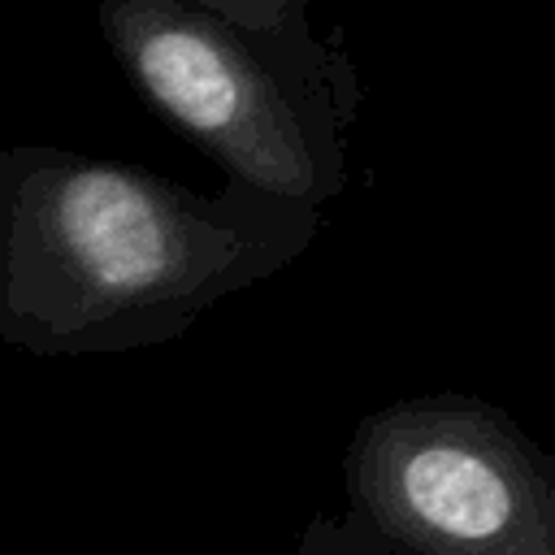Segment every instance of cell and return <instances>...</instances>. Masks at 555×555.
Wrapping results in <instances>:
<instances>
[{
	"label": "cell",
	"mask_w": 555,
	"mask_h": 555,
	"mask_svg": "<svg viewBox=\"0 0 555 555\" xmlns=\"http://www.w3.org/2000/svg\"><path fill=\"white\" fill-rule=\"evenodd\" d=\"M321 234V212L52 143L0 152V343L117 356L182 338Z\"/></svg>",
	"instance_id": "obj_1"
},
{
	"label": "cell",
	"mask_w": 555,
	"mask_h": 555,
	"mask_svg": "<svg viewBox=\"0 0 555 555\" xmlns=\"http://www.w3.org/2000/svg\"><path fill=\"white\" fill-rule=\"evenodd\" d=\"M347 516L386 555H555V460L499 403L438 390L360 416Z\"/></svg>",
	"instance_id": "obj_3"
},
{
	"label": "cell",
	"mask_w": 555,
	"mask_h": 555,
	"mask_svg": "<svg viewBox=\"0 0 555 555\" xmlns=\"http://www.w3.org/2000/svg\"><path fill=\"white\" fill-rule=\"evenodd\" d=\"M295 555H386V546L364 525H356L351 516L312 512L299 529Z\"/></svg>",
	"instance_id": "obj_4"
},
{
	"label": "cell",
	"mask_w": 555,
	"mask_h": 555,
	"mask_svg": "<svg viewBox=\"0 0 555 555\" xmlns=\"http://www.w3.org/2000/svg\"><path fill=\"white\" fill-rule=\"evenodd\" d=\"M100 39L139 104L221 169V186L321 212L351 173L360 74L304 0H108Z\"/></svg>",
	"instance_id": "obj_2"
}]
</instances>
